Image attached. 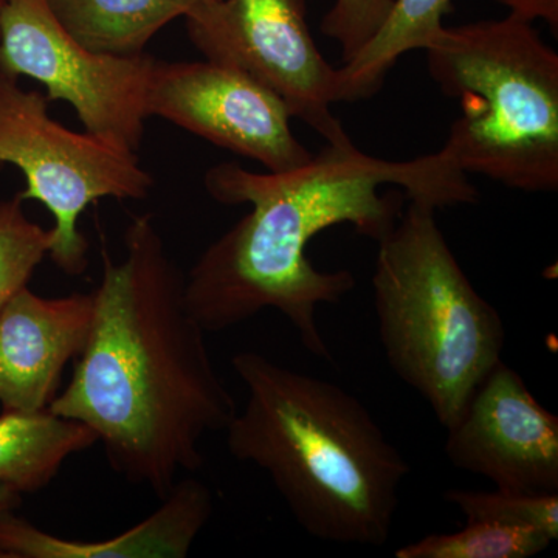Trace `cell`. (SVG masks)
Returning <instances> with one entry per match:
<instances>
[{
  "label": "cell",
  "instance_id": "obj_22",
  "mask_svg": "<svg viewBox=\"0 0 558 558\" xmlns=\"http://www.w3.org/2000/svg\"><path fill=\"white\" fill-rule=\"evenodd\" d=\"M189 2L191 5V10H190V13H191V11H193V10L201 9V7L211 5V3L219 2V0H189Z\"/></svg>",
  "mask_w": 558,
  "mask_h": 558
},
{
  "label": "cell",
  "instance_id": "obj_20",
  "mask_svg": "<svg viewBox=\"0 0 558 558\" xmlns=\"http://www.w3.org/2000/svg\"><path fill=\"white\" fill-rule=\"evenodd\" d=\"M498 5L505 7L510 16L532 22L543 21L549 25L550 31L558 32V0H494Z\"/></svg>",
  "mask_w": 558,
  "mask_h": 558
},
{
  "label": "cell",
  "instance_id": "obj_8",
  "mask_svg": "<svg viewBox=\"0 0 558 558\" xmlns=\"http://www.w3.org/2000/svg\"><path fill=\"white\" fill-rule=\"evenodd\" d=\"M185 20L191 43L207 60L240 69L269 87L293 119L328 145H351L330 110L343 101L339 69L312 38L306 0H219Z\"/></svg>",
  "mask_w": 558,
  "mask_h": 558
},
{
  "label": "cell",
  "instance_id": "obj_7",
  "mask_svg": "<svg viewBox=\"0 0 558 558\" xmlns=\"http://www.w3.org/2000/svg\"><path fill=\"white\" fill-rule=\"evenodd\" d=\"M148 53L112 57L78 43L51 13L49 0H5L0 14V72L27 76L47 100L72 106L84 131L138 153L145 135L150 76Z\"/></svg>",
  "mask_w": 558,
  "mask_h": 558
},
{
  "label": "cell",
  "instance_id": "obj_4",
  "mask_svg": "<svg viewBox=\"0 0 558 558\" xmlns=\"http://www.w3.org/2000/svg\"><path fill=\"white\" fill-rule=\"evenodd\" d=\"M435 211L410 201L377 241L374 307L389 366L449 429L501 362L506 333L501 315L459 266Z\"/></svg>",
  "mask_w": 558,
  "mask_h": 558
},
{
  "label": "cell",
  "instance_id": "obj_23",
  "mask_svg": "<svg viewBox=\"0 0 558 558\" xmlns=\"http://www.w3.org/2000/svg\"><path fill=\"white\" fill-rule=\"evenodd\" d=\"M3 3H5V0H0V14H2Z\"/></svg>",
  "mask_w": 558,
  "mask_h": 558
},
{
  "label": "cell",
  "instance_id": "obj_11",
  "mask_svg": "<svg viewBox=\"0 0 558 558\" xmlns=\"http://www.w3.org/2000/svg\"><path fill=\"white\" fill-rule=\"evenodd\" d=\"M94 293L44 299L22 289L0 311V403L40 411L60 392L65 365L86 347Z\"/></svg>",
  "mask_w": 558,
  "mask_h": 558
},
{
  "label": "cell",
  "instance_id": "obj_1",
  "mask_svg": "<svg viewBox=\"0 0 558 558\" xmlns=\"http://www.w3.org/2000/svg\"><path fill=\"white\" fill-rule=\"evenodd\" d=\"M209 196L252 211L199 256L185 277L186 306L205 332H220L275 310L301 343L332 360L317 325L319 304H337L355 288L351 271H319L310 242L330 227L351 223L379 241L398 222L405 199L433 208L478 204L480 193L446 150L395 161L328 145L288 172H253L236 163L209 168Z\"/></svg>",
  "mask_w": 558,
  "mask_h": 558
},
{
  "label": "cell",
  "instance_id": "obj_18",
  "mask_svg": "<svg viewBox=\"0 0 558 558\" xmlns=\"http://www.w3.org/2000/svg\"><path fill=\"white\" fill-rule=\"evenodd\" d=\"M468 521H495L510 526L532 527L550 539L558 538V494H510L450 488L444 494Z\"/></svg>",
  "mask_w": 558,
  "mask_h": 558
},
{
  "label": "cell",
  "instance_id": "obj_14",
  "mask_svg": "<svg viewBox=\"0 0 558 558\" xmlns=\"http://www.w3.org/2000/svg\"><path fill=\"white\" fill-rule=\"evenodd\" d=\"M58 22L87 49L135 57L170 22L190 13L189 0H49Z\"/></svg>",
  "mask_w": 558,
  "mask_h": 558
},
{
  "label": "cell",
  "instance_id": "obj_16",
  "mask_svg": "<svg viewBox=\"0 0 558 558\" xmlns=\"http://www.w3.org/2000/svg\"><path fill=\"white\" fill-rule=\"evenodd\" d=\"M553 539L532 527L495 521H468L453 534H432L396 550V558H527L549 548Z\"/></svg>",
  "mask_w": 558,
  "mask_h": 558
},
{
  "label": "cell",
  "instance_id": "obj_13",
  "mask_svg": "<svg viewBox=\"0 0 558 558\" xmlns=\"http://www.w3.org/2000/svg\"><path fill=\"white\" fill-rule=\"evenodd\" d=\"M97 435L73 418L40 411L0 414V484L24 494L44 490L65 461L90 449Z\"/></svg>",
  "mask_w": 558,
  "mask_h": 558
},
{
  "label": "cell",
  "instance_id": "obj_17",
  "mask_svg": "<svg viewBox=\"0 0 558 558\" xmlns=\"http://www.w3.org/2000/svg\"><path fill=\"white\" fill-rule=\"evenodd\" d=\"M20 196L0 201V311L16 296L50 252V230L28 218Z\"/></svg>",
  "mask_w": 558,
  "mask_h": 558
},
{
  "label": "cell",
  "instance_id": "obj_21",
  "mask_svg": "<svg viewBox=\"0 0 558 558\" xmlns=\"http://www.w3.org/2000/svg\"><path fill=\"white\" fill-rule=\"evenodd\" d=\"M22 502V495L13 487L0 484V513L16 510Z\"/></svg>",
  "mask_w": 558,
  "mask_h": 558
},
{
  "label": "cell",
  "instance_id": "obj_10",
  "mask_svg": "<svg viewBox=\"0 0 558 558\" xmlns=\"http://www.w3.org/2000/svg\"><path fill=\"white\" fill-rule=\"evenodd\" d=\"M447 432L446 454L453 468L510 494H558V417L502 360Z\"/></svg>",
  "mask_w": 558,
  "mask_h": 558
},
{
  "label": "cell",
  "instance_id": "obj_15",
  "mask_svg": "<svg viewBox=\"0 0 558 558\" xmlns=\"http://www.w3.org/2000/svg\"><path fill=\"white\" fill-rule=\"evenodd\" d=\"M453 0H395L380 32L354 60L339 69L343 101L376 94L402 54L424 50L442 31V20Z\"/></svg>",
  "mask_w": 558,
  "mask_h": 558
},
{
  "label": "cell",
  "instance_id": "obj_19",
  "mask_svg": "<svg viewBox=\"0 0 558 558\" xmlns=\"http://www.w3.org/2000/svg\"><path fill=\"white\" fill-rule=\"evenodd\" d=\"M395 0H333L323 17L322 33L339 44L343 64L368 46L391 13Z\"/></svg>",
  "mask_w": 558,
  "mask_h": 558
},
{
  "label": "cell",
  "instance_id": "obj_9",
  "mask_svg": "<svg viewBox=\"0 0 558 558\" xmlns=\"http://www.w3.org/2000/svg\"><path fill=\"white\" fill-rule=\"evenodd\" d=\"M148 117L256 160L270 172L310 163L314 154L290 128L292 113L269 87L231 65L215 61H156Z\"/></svg>",
  "mask_w": 558,
  "mask_h": 558
},
{
  "label": "cell",
  "instance_id": "obj_6",
  "mask_svg": "<svg viewBox=\"0 0 558 558\" xmlns=\"http://www.w3.org/2000/svg\"><path fill=\"white\" fill-rule=\"evenodd\" d=\"M13 165L25 179L20 196L49 209L50 259L69 277L87 270L89 242L80 219L94 202L148 197L153 175L137 153L89 132L70 131L49 113L46 95L0 72V167Z\"/></svg>",
  "mask_w": 558,
  "mask_h": 558
},
{
  "label": "cell",
  "instance_id": "obj_2",
  "mask_svg": "<svg viewBox=\"0 0 558 558\" xmlns=\"http://www.w3.org/2000/svg\"><path fill=\"white\" fill-rule=\"evenodd\" d=\"M102 256L86 347L49 410L89 427L110 468L165 498L204 465L201 442L226 432L236 400L186 306L185 275L153 215L132 218L124 256Z\"/></svg>",
  "mask_w": 558,
  "mask_h": 558
},
{
  "label": "cell",
  "instance_id": "obj_5",
  "mask_svg": "<svg viewBox=\"0 0 558 558\" xmlns=\"http://www.w3.org/2000/svg\"><path fill=\"white\" fill-rule=\"evenodd\" d=\"M429 75L458 98L444 150L465 174L526 193L558 190V54L532 22L444 27L424 49Z\"/></svg>",
  "mask_w": 558,
  "mask_h": 558
},
{
  "label": "cell",
  "instance_id": "obj_3",
  "mask_svg": "<svg viewBox=\"0 0 558 558\" xmlns=\"http://www.w3.org/2000/svg\"><path fill=\"white\" fill-rule=\"evenodd\" d=\"M247 400L226 429L231 457L263 469L293 519L322 542L384 546L410 464L339 385L259 352L231 359Z\"/></svg>",
  "mask_w": 558,
  "mask_h": 558
},
{
  "label": "cell",
  "instance_id": "obj_12",
  "mask_svg": "<svg viewBox=\"0 0 558 558\" xmlns=\"http://www.w3.org/2000/svg\"><path fill=\"white\" fill-rule=\"evenodd\" d=\"M213 509L208 486L199 480H179L142 523L101 542L57 537L10 510L0 513V558H183Z\"/></svg>",
  "mask_w": 558,
  "mask_h": 558
}]
</instances>
